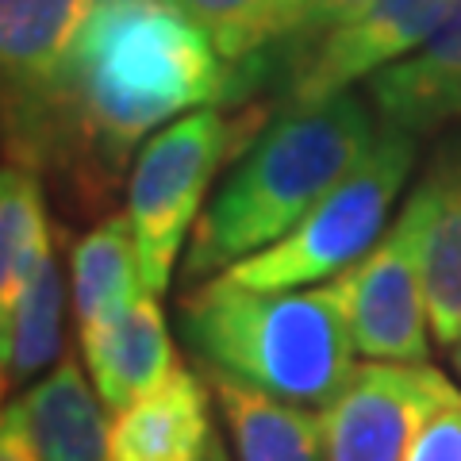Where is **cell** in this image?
<instances>
[{"mask_svg": "<svg viewBox=\"0 0 461 461\" xmlns=\"http://www.w3.org/2000/svg\"><path fill=\"white\" fill-rule=\"evenodd\" d=\"M0 461H42L32 435L23 430L20 415L5 408V420H0Z\"/></svg>", "mask_w": 461, "mask_h": 461, "instance_id": "obj_22", "label": "cell"}, {"mask_svg": "<svg viewBox=\"0 0 461 461\" xmlns=\"http://www.w3.org/2000/svg\"><path fill=\"white\" fill-rule=\"evenodd\" d=\"M266 115L269 112L254 100L230 104V112L208 104L177 115L142 142L127 173L123 212L131 220L150 293H169L173 266L185 254V242L193 239L215 177L227 166V158H239L262 135Z\"/></svg>", "mask_w": 461, "mask_h": 461, "instance_id": "obj_4", "label": "cell"}, {"mask_svg": "<svg viewBox=\"0 0 461 461\" xmlns=\"http://www.w3.org/2000/svg\"><path fill=\"white\" fill-rule=\"evenodd\" d=\"M247 93L177 0H96L50 89L5 120V158L100 212L154 131L208 104H250Z\"/></svg>", "mask_w": 461, "mask_h": 461, "instance_id": "obj_1", "label": "cell"}, {"mask_svg": "<svg viewBox=\"0 0 461 461\" xmlns=\"http://www.w3.org/2000/svg\"><path fill=\"white\" fill-rule=\"evenodd\" d=\"M215 461H227V446L220 438H215Z\"/></svg>", "mask_w": 461, "mask_h": 461, "instance_id": "obj_24", "label": "cell"}, {"mask_svg": "<svg viewBox=\"0 0 461 461\" xmlns=\"http://www.w3.org/2000/svg\"><path fill=\"white\" fill-rule=\"evenodd\" d=\"M208 377L181 366L142 400L112 411V461H204L212 446Z\"/></svg>", "mask_w": 461, "mask_h": 461, "instance_id": "obj_12", "label": "cell"}, {"mask_svg": "<svg viewBox=\"0 0 461 461\" xmlns=\"http://www.w3.org/2000/svg\"><path fill=\"white\" fill-rule=\"evenodd\" d=\"M369 5H373V0H312V12H308L304 27H300L296 42H308V39H315V35L330 32V27L354 20L357 12H366Z\"/></svg>", "mask_w": 461, "mask_h": 461, "instance_id": "obj_21", "label": "cell"}, {"mask_svg": "<svg viewBox=\"0 0 461 461\" xmlns=\"http://www.w3.org/2000/svg\"><path fill=\"white\" fill-rule=\"evenodd\" d=\"M0 366H5V393L32 388L39 373L62 362L66 339V277L62 262L50 250L35 269L27 293L8 315H0Z\"/></svg>", "mask_w": 461, "mask_h": 461, "instance_id": "obj_17", "label": "cell"}, {"mask_svg": "<svg viewBox=\"0 0 461 461\" xmlns=\"http://www.w3.org/2000/svg\"><path fill=\"white\" fill-rule=\"evenodd\" d=\"M96 0H0V81L5 120H16L50 89Z\"/></svg>", "mask_w": 461, "mask_h": 461, "instance_id": "obj_10", "label": "cell"}, {"mask_svg": "<svg viewBox=\"0 0 461 461\" xmlns=\"http://www.w3.org/2000/svg\"><path fill=\"white\" fill-rule=\"evenodd\" d=\"M420 189L427 196V312L442 350L461 342V131L427 162Z\"/></svg>", "mask_w": 461, "mask_h": 461, "instance_id": "obj_15", "label": "cell"}, {"mask_svg": "<svg viewBox=\"0 0 461 461\" xmlns=\"http://www.w3.org/2000/svg\"><path fill=\"white\" fill-rule=\"evenodd\" d=\"M427 196L415 193L381 242L350 269L339 273L354 346L366 362H427L430 312H427Z\"/></svg>", "mask_w": 461, "mask_h": 461, "instance_id": "obj_6", "label": "cell"}, {"mask_svg": "<svg viewBox=\"0 0 461 461\" xmlns=\"http://www.w3.org/2000/svg\"><path fill=\"white\" fill-rule=\"evenodd\" d=\"M139 262V242L127 212H112L69 247V296H74L77 330L100 327L147 293Z\"/></svg>", "mask_w": 461, "mask_h": 461, "instance_id": "obj_16", "label": "cell"}, {"mask_svg": "<svg viewBox=\"0 0 461 461\" xmlns=\"http://www.w3.org/2000/svg\"><path fill=\"white\" fill-rule=\"evenodd\" d=\"M77 342L85 369L108 411H120L162 388L185 366L169 339L166 315L158 308V293L150 288L100 327L77 330Z\"/></svg>", "mask_w": 461, "mask_h": 461, "instance_id": "obj_9", "label": "cell"}, {"mask_svg": "<svg viewBox=\"0 0 461 461\" xmlns=\"http://www.w3.org/2000/svg\"><path fill=\"white\" fill-rule=\"evenodd\" d=\"M177 327L204 369L304 408H327L357 369L339 277L262 293L215 273L189 285Z\"/></svg>", "mask_w": 461, "mask_h": 461, "instance_id": "obj_3", "label": "cell"}, {"mask_svg": "<svg viewBox=\"0 0 461 461\" xmlns=\"http://www.w3.org/2000/svg\"><path fill=\"white\" fill-rule=\"evenodd\" d=\"M457 384L427 362H366L323 408L327 461H408Z\"/></svg>", "mask_w": 461, "mask_h": 461, "instance_id": "obj_8", "label": "cell"}, {"mask_svg": "<svg viewBox=\"0 0 461 461\" xmlns=\"http://www.w3.org/2000/svg\"><path fill=\"white\" fill-rule=\"evenodd\" d=\"M457 0H373L366 12L308 42H296L277 108L320 104L354 85H366L384 66L408 58L438 32Z\"/></svg>", "mask_w": 461, "mask_h": 461, "instance_id": "obj_7", "label": "cell"}, {"mask_svg": "<svg viewBox=\"0 0 461 461\" xmlns=\"http://www.w3.org/2000/svg\"><path fill=\"white\" fill-rule=\"evenodd\" d=\"M8 408L20 415L42 461H112L104 400L74 354H66L20 400H8Z\"/></svg>", "mask_w": 461, "mask_h": 461, "instance_id": "obj_13", "label": "cell"}, {"mask_svg": "<svg viewBox=\"0 0 461 461\" xmlns=\"http://www.w3.org/2000/svg\"><path fill=\"white\" fill-rule=\"evenodd\" d=\"M411 169L415 135L381 127V139L369 147V154L285 239L227 266L223 277L262 293L308 288L339 277L381 242Z\"/></svg>", "mask_w": 461, "mask_h": 461, "instance_id": "obj_5", "label": "cell"}, {"mask_svg": "<svg viewBox=\"0 0 461 461\" xmlns=\"http://www.w3.org/2000/svg\"><path fill=\"white\" fill-rule=\"evenodd\" d=\"M204 461H215V438H212V446H208V457Z\"/></svg>", "mask_w": 461, "mask_h": 461, "instance_id": "obj_26", "label": "cell"}, {"mask_svg": "<svg viewBox=\"0 0 461 461\" xmlns=\"http://www.w3.org/2000/svg\"><path fill=\"white\" fill-rule=\"evenodd\" d=\"M212 384L235 461H327V420L323 411L288 403L250 384H239L200 366Z\"/></svg>", "mask_w": 461, "mask_h": 461, "instance_id": "obj_14", "label": "cell"}, {"mask_svg": "<svg viewBox=\"0 0 461 461\" xmlns=\"http://www.w3.org/2000/svg\"><path fill=\"white\" fill-rule=\"evenodd\" d=\"M457 120H461V96H457V104H454V120L450 123H457Z\"/></svg>", "mask_w": 461, "mask_h": 461, "instance_id": "obj_25", "label": "cell"}, {"mask_svg": "<svg viewBox=\"0 0 461 461\" xmlns=\"http://www.w3.org/2000/svg\"><path fill=\"white\" fill-rule=\"evenodd\" d=\"M212 39L230 69H258L269 47L293 42L304 27L312 0H177Z\"/></svg>", "mask_w": 461, "mask_h": 461, "instance_id": "obj_19", "label": "cell"}, {"mask_svg": "<svg viewBox=\"0 0 461 461\" xmlns=\"http://www.w3.org/2000/svg\"><path fill=\"white\" fill-rule=\"evenodd\" d=\"M366 96L384 131L420 139L454 120L461 96V0L423 47L366 81Z\"/></svg>", "mask_w": 461, "mask_h": 461, "instance_id": "obj_11", "label": "cell"}, {"mask_svg": "<svg viewBox=\"0 0 461 461\" xmlns=\"http://www.w3.org/2000/svg\"><path fill=\"white\" fill-rule=\"evenodd\" d=\"M450 366H454V373L461 377V342H457V346H450Z\"/></svg>", "mask_w": 461, "mask_h": 461, "instance_id": "obj_23", "label": "cell"}, {"mask_svg": "<svg viewBox=\"0 0 461 461\" xmlns=\"http://www.w3.org/2000/svg\"><path fill=\"white\" fill-rule=\"evenodd\" d=\"M50 250L42 173L5 162V173H0V315L20 304Z\"/></svg>", "mask_w": 461, "mask_h": 461, "instance_id": "obj_18", "label": "cell"}, {"mask_svg": "<svg viewBox=\"0 0 461 461\" xmlns=\"http://www.w3.org/2000/svg\"><path fill=\"white\" fill-rule=\"evenodd\" d=\"M377 139V112L354 89L320 104L277 108V120L212 189L185 247L181 281L200 285L285 239Z\"/></svg>", "mask_w": 461, "mask_h": 461, "instance_id": "obj_2", "label": "cell"}, {"mask_svg": "<svg viewBox=\"0 0 461 461\" xmlns=\"http://www.w3.org/2000/svg\"><path fill=\"white\" fill-rule=\"evenodd\" d=\"M408 461H461V388L423 423Z\"/></svg>", "mask_w": 461, "mask_h": 461, "instance_id": "obj_20", "label": "cell"}]
</instances>
